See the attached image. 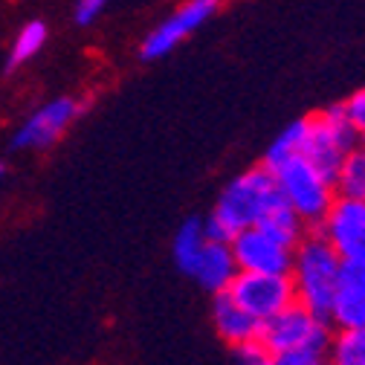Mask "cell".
I'll return each instance as SVG.
<instances>
[{
	"label": "cell",
	"mask_w": 365,
	"mask_h": 365,
	"mask_svg": "<svg viewBox=\"0 0 365 365\" xmlns=\"http://www.w3.org/2000/svg\"><path fill=\"white\" fill-rule=\"evenodd\" d=\"M255 226H258V230H264L267 235H272L276 241H282L284 247H296V244L307 235V230H310V226H307L284 200H279Z\"/></svg>",
	"instance_id": "14"
},
{
	"label": "cell",
	"mask_w": 365,
	"mask_h": 365,
	"mask_svg": "<svg viewBox=\"0 0 365 365\" xmlns=\"http://www.w3.org/2000/svg\"><path fill=\"white\" fill-rule=\"evenodd\" d=\"M325 365H365V325L336 328L325 348Z\"/></svg>",
	"instance_id": "15"
},
{
	"label": "cell",
	"mask_w": 365,
	"mask_h": 365,
	"mask_svg": "<svg viewBox=\"0 0 365 365\" xmlns=\"http://www.w3.org/2000/svg\"><path fill=\"white\" fill-rule=\"evenodd\" d=\"M342 108H345V116L351 119V125L356 128V133H365V87L356 90L348 102H342Z\"/></svg>",
	"instance_id": "22"
},
{
	"label": "cell",
	"mask_w": 365,
	"mask_h": 365,
	"mask_svg": "<svg viewBox=\"0 0 365 365\" xmlns=\"http://www.w3.org/2000/svg\"><path fill=\"white\" fill-rule=\"evenodd\" d=\"M313 230L336 250L342 261L365 264V200L334 197L325 217Z\"/></svg>",
	"instance_id": "6"
},
{
	"label": "cell",
	"mask_w": 365,
	"mask_h": 365,
	"mask_svg": "<svg viewBox=\"0 0 365 365\" xmlns=\"http://www.w3.org/2000/svg\"><path fill=\"white\" fill-rule=\"evenodd\" d=\"M269 171H272V180H276L282 200L313 230L325 217L328 206L336 197L334 180H328L304 154H293L282 160L279 165H272Z\"/></svg>",
	"instance_id": "3"
},
{
	"label": "cell",
	"mask_w": 365,
	"mask_h": 365,
	"mask_svg": "<svg viewBox=\"0 0 365 365\" xmlns=\"http://www.w3.org/2000/svg\"><path fill=\"white\" fill-rule=\"evenodd\" d=\"M304 133H307V116H304V119L290 122V125L276 136V140H272V145L267 148V154H264V163H261V165L272 168V165H279L282 160H287V157H293V154H302Z\"/></svg>",
	"instance_id": "19"
},
{
	"label": "cell",
	"mask_w": 365,
	"mask_h": 365,
	"mask_svg": "<svg viewBox=\"0 0 365 365\" xmlns=\"http://www.w3.org/2000/svg\"><path fill=\"white\" fill-rule=\"evenodd\" d=\"M359 148L365 151V133H359Z\"/></svg>",
	"instance_id": "24"
},
{
	"label": "cell",
	"mask_w": 365,
	"mask_h": 365,
	"mask_svg": "<svg viewBox=\"0 0 365 365\" xmlns=\"http://www.w3.org/2000/svg\"><path fill=\"white\" fill-rule=\"evenodd\" d=\"M43 43H47V24H43V21H26V24L18 29L12 47H9L6 70H15V67L32 61V58L41 53Z\"/></svg>",
	"instance_id": "18"
},
{
	"label": "cell",
	"mask_w": 365,
	"mask_h": 365,
	"mask_svg": "<svg viewBox=\"0 0 365 365\" xmlns=\"http://www.w3.org/2000/svg\"><path fill=\"white\" fill-rule=\"evenodd\" d=\"M252 365H325V351H310V348L279 351V354L264 351Z\"/></svg>",
	"instance_id": "21"
},
{
	"label": "cell",
	"mask_w": 365,
	"mask_h": 365,
	"mask_svg": "<svg viewBox=\"0 0 365 365\" xmlns=\"http://www.w3.org/2000/svg\"><path fill=\"white\" fill-rule=\"evenodd\" d=\"M339 276H342V258L319 232L304 235L293 247V264H290L293 293L296 302L313 310L316 316L328 319L334 293L339 287Z\"/></svg>",
	"instance_id": "1"
},
{
	"label": "cell",
	"mask_w": 365,
	"mask_h": 365,
	"mask_svg": "<svg viewBox=\"0 0 365 365\" xmlns=\"http://www.w3.org/2000/svg\"><path fill=\"white\" fill-rule=\"evenodd\" d=\"M81 113V105L70 96L53 99L47 105H41L15 133L12 148H26V151H38V148H50L58 136L73 125V119Z\"/></svg>",
	"instance_id": "9"
},
{
	"label": "cell",
	"mask_w": 365,
	"mask_h": 365,
	"mask_svg": "<svg viewBox=\"0 0 365 365\" xmlns=\"http://www.w3.org/2000/svg\"><path fill=\"white\" fill-rule=\"evenodd\" d=\"M238 276V264H235V255H232V247L230 244H220V241H206L197 261H195V269H192V279L209 290L212 296L226 290L232 284V279Z\"/></svg>",
	"instance_id": "11"
},
{
	"label": "cell",
	"mask_w": 365,
	"mask_h": 365,
	"mask_svg": "<svg viewBox=\"0 0 365 365\" xmlns=\"http://www.w3.org/2000/svg\"><path fill=\"white\" fill-rule=\"evenodd\" d=\"M0 177H4V165H0Z\"/></svg>",
	"instance_id": "25"
},
{
	"label": "cell",
	"mask_w": 365,
	"mask_h": 365,
	"mask_svg": "<svg viewBox=\"0 0 365 365\" xmlns=\"http://www.w3.org/2000/svg\"><path fill=\"white\" fill-rule=\"evenodd\" d=\"M108 4H110V0H76V24L78 26L93 24L105 12Z\"/></svg>",
	"instance_id": "23"
},
{
	"label": "cell",
	"mask_w": 365,
	"mask_h": 365,
	"mask_svg": "<svg viewBox=\"0 0 365 365\" xmlns=\"http://www.w3.org/2000/svg\"><path fill=\"white\" fill-rule=\"evenodd\" d=\"M220 9V0H189L180 9H174L163 24H157L140 47V56L145 61H157L165 58L171 50H177L189 35H195L209 18H215V12Z\"/></svg>",
	"instance_id": "7"
},
{
	"label": "cell",
	"mask_w": 365,
	"mask_h": 365,
	"mask_svg": "<svg viewBox=\"0 0 365 365\" xmlns=\"http://www.w3.org/2000/svg\"><path fill=\"white\" fill-rule=\"evenodd\" d=\"M328 322L336 328L365 325V264L342 261V276L331 302Z\"/></svg>",
	"instance_id": "10"
},
{
	"label": "cell",
	"mask_w": 365,
	"mask_h": 365,
	"mask_svg": "<svg viewBox=\"0 0 365 365\" xmlns=\"http://www.w3.org/2000/svg\"><path fill=\"white\" fill-rule=\"evenodd\" d=\"M302 154L322 171L328 180L336 177V168L342 163V157L348 151H342L336 143H334V136L328 133V128L322 125V119H319L316 113L307 116V133H304V145H302Z\"/></svg>",
	"instance_id": "13"
},
{
	"label": "cell",
	"mask_w": 365,
	"mask_h": 365,
	"mask_svg": "<svg viewBox=\"0 0 365 365\" xmlns=\"http://www.w3.org/2000/svg\"><path fill=\"white\" fill-rule=\"evenodd\" d=\"M331 339V322L322 316H316L299 302H290L279 313L258 325V342L264 351L279 354V351H325Z\"/></svg>",
	"instance_id": "4"
},
{
	"label": "cell",
	"mask_w": 365,
	"mask_h": 365,
	"mask_svg": "<svg viewBox=\"0 0 365 365\" xmlns=\"http://www.w3.org/2000/svg\"><path fill=\"white\" fill-rule=\"evenodd\" d=\"M212 319H215V328L220 334V339H226L232 348L244 345V342H252L258 339V319L250 316L244 307H238L232 302V296L220 290L215 293V302H212Z\"/></svg>",
	"instance_id": "12"
},
{
	"label": "cell",
	"mask_w": 365,
	"mask_h": 365,
	"mask_svg": "<svg viewBox=\"0 0 365 365\" xmlns=\"http://www.w3.org/2000/svg\"><path fill=\"white\" fill-rule=\"evenodd\" d=\"M279 200H282V195L276 189L272 171L267 165H255L226 182V189L220 192V197L212 209V217L220 226H226L235 238V232L247 230V226H255Z\"/></svg>",
	"instance_id": "2"
},
{
	"label": "cell",
	"mask_w": 365,
	"mask_h": 365,
	"mask_svg": "<svg viewBox=\"0 0 365 365\" xmlns=\"http://www.w3.org/2000/svg\"><path fill=\"white\" fill-rule=\"evenodd\" d=\"M203 244H206V235H203V220H197V217H192V220H186L177 230V235H174V264L180 267V272H186V276H192V269H195V261H197V255H200V250H203Z\"/></svg>",
	"instance_id": "17"
},
{
	"label": "cell",
	"mask_w": 365,
	"mask_h": 365,
	"mask_svg": "<svg viewBox=\"0 0 365 365\" xmlns=\"http://www.w3.org/2000/svg\"><path fill=\"white\" fill-rule=\"evenodd\" d=\"M238 307H244L258 322L279 313L290 302H296L290 272H238L232 284L226 287Z\"/></svg>",
	"instance_id": "5"
},
{
	"label": "cell",
	"mask_w": 365,
	"mask_h": 365,
	"mask_svg": "<svg viewBox=\"0 0 365 365\" xmlns=\"http://www.w3.org/2000/svg\"><path fill=\"white\" fill-rule=\"evenodd\" d=\"M316 116L322 119V125L328 128V133L334 136V143H336L342 151H351V148L359 145V133H356V128L351 125V119L345 116V108H342V105H331V108H325V110H319Z\"/></svg>",
	"instance_id": "20"
},
{
	"label": "cell",
	"mask_w": 365,
	"mask_h": 365,
	"mask_svg": "<svg viewBox=\"0 0 365 365\" xmlns=\"http://www.w3.org/2000/svg\"><path fill=\"white\" fill-rule=\"evenodd\" d=\"M334 192L336 197L365 200V151L359 145L342 157L336 177H334Z\"/></svg>",
	"instance_id": "16"
},
{
	"label": "cell",
	"mask_w": 365,
	"mask_h": 365,
	"mask_svg": "<svg viewBox=\"0 0 365 365\" xmlns=\"http://www.w3.org/2000/svg\"><path fill=\"white\" fill-rule=\"evenodd\" d=\"M238 272H290L293 264V247H284L272 235H267L258 226L235 232L230 241Z\"/></svg>",
	"instance_id": "8"
}]
</instances>
